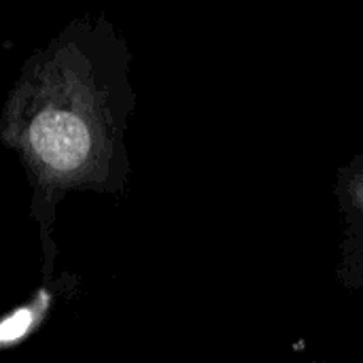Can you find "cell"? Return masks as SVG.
I'll use <instances>...</instances> for the list:
<instances>
[{
	"label": "cell",
	"instance_id": "cell-1",
	"mask_svg": "<svg viewBox=\"0 0 363 363\" xmlns=\"http://www.w3.org/2000/svg\"><path fill=\"white\" fill-rule=\"evenodd\" d=\"M130 66L121 30L104 13H85L28 55L6 94L0 140L30 183L43 283L53 277L62 200L70 191H125L132 172L125 130L136 108Z\"/></svg>",
	"mask_w": 363,
	"mask_h": 363
},
{
	"label": "cell",
	"instance_id": "cell-2",
	"mask_svg": "<svg viewBox=\"0 0 363 363\" xmlns=\"http://www.w3.org/2000/svg\"><path fill=\"white\" fill-rule=\"evenodd\" d=\"M334 198L342 217L336 281L347 291L363 289V151L338 168Z\"/></svg>",
	"mask_w": 363,
	"mask_h": 363
},
{
	"label": "cell",
	"instance_id": "cell-3",
	"mask_svg": "<svg viewBox=\"0 0 363 363\" xmlns=\"http://www.w3.org/2000/svg\"><path fill=\"white\" fill-rule=\"evenodd\" d=\"M72 277H62L57 281L43 283L36 296L19 308L11 311L0 319V351L15 347L17 342L30 338L49 317L60 296H72L77 287H72Z\"/></svg>",
	"mask_w": 363,
	"mask_h": 363
},
{
	"label": "cell",
	"instance_id": "cell-4",
	"mask_svg": "<svg viewBox=\"0 0 363 363\" xmlns=\"http://www.w3.org/2000/svg\"><path fill=\"white\" fill-rule=\"evenodd\" d=\"M308 363H321V362H308Z\"/></svg>",
	"mask_w": 363,
	"mask_h": 363
}]
</instances>
